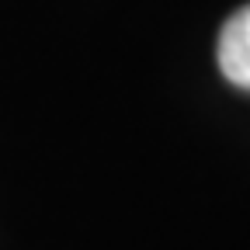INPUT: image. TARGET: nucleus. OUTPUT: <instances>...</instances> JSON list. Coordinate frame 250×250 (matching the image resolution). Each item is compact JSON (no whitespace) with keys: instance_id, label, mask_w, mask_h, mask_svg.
I'll use <instances>...</instances> for the list:
<instances>
[{"instance_id":"1","label":"nucleus","mask_w":250,"mask_h":250,"mask_svg":"<svg viewBox=\"0 0 250 250\" xmlns=\"http://www.w3.org/2000/svg\"><path fill=\"white\" fill-rule=\"evenodd\" d=\"M215 56H219V70H223V77L233 87L250 90V4L226 18L223 31H219Z\"/></svg>"}]
</instances>
